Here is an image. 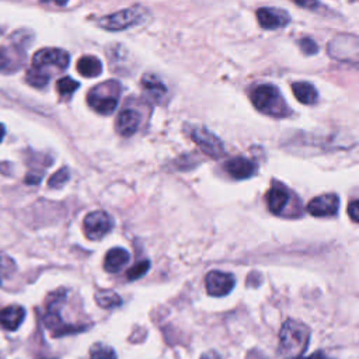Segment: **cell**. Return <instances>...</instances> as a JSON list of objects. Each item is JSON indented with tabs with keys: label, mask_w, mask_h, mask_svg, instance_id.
I'll use <instances>...</instances> for the list:
<instances>
[{
	"label": "cell",
	"mask_w": 359,
	"mask_h": 359,
	"mask_svg": "<svg viewBox=\"0 0 359 359\" xmlns=\"http://www.w3.org/2000/svg\"><path fill=\"white\" fill-rule=\"evenodd\" d=\"M310 328L297 320H286L279 331V353L285 359L303 358L310 342Z\"/></svg>",
	"instance_id": "cell-1"
},
{
	"label": "cell",
	"mask_w": 359,
	"mask_h": 359,
	"mask_svg": "<svg viewBox=\"0 0 359 359\" xmlns=\"http://www.w3.org/2000/svg\"><path fill=\"white\" fill-rule=\"evenodd\" d=\"M252 105L262 114L271 116H287L292 111L273 84H258L250 93Z\"/></svg>",
	"instance_id": "cell-2"
},
{
	"label": "cell",
	"mask_w": 359,
	"mask_h": 359,
	"mask_svg": "<svg viewBox=\"0 0 359 359\" xmlns=\"http://www.w3.org/2000/svg\"><path fill=\"white\" fill-rule=\"evenodd\" d=\"M121 95V84L116 80H107L94 86L87 94L88 105L102 115H109L115 111Z\"/></svg>",
	"instance_id": "cell-3"
},
{
	"label": "cell",
	"mask_w": 359,
	"mask_h": 359,
	"mask_svg": "<svg viewBox=\"0 0 359 359\" xmlns=\"http://www.w3.org/2000/svg\"><path fill=\"white\" fill-rule=\"evenodd\" d=\"M65 299H66V292L59 290V292H56L50 296V299L46 304L43 323H45L46 328L50 331V334L53 337L74 334V332H80V331L87 328V327H81V325L67 324V323L63 321V318L60 316V309H62V304L65 303Z\"/></svg>",
	"instance_id": "cell-4"
},
{
	"label": "cell",
	"mask_w": 359,
	"mask_h": 359,
	"mask_svg": "<svg viewBox=\"0 0 359 359\" xmlns=\"http://www.w3.org/2000/svg\"><path fill=\"white\" fill-rule=\"evenodd\" d=\"M147 10L140 6H132L123 10H119L114 14L101 17L98 20V25L108 31H122L132 25L140 24L146 20Z\"/></svg>",
	"instance_id": "cell-5"
},
{
	"label": "cell",
	"mask_w": 359,
	"mask_h": 359,
	"mask_svg": "<svg viewBox=\"0 0 359 359\" xmlns=\"http://www.w3.org/2000/svg\"><path fill=\"white\" fill-rule=\"evenodd\" d=\"M188 133H189V137L209 157L219 158V157H222L224 154V147H223L222 140L217 136H215L212 132H209L206 128L191 125Z\"/></svg>",
	"instance_id": "cell-6"
},
{
	"label": "cell",
	"mask_w": 359,
	"mask_h": 359,
	"mask_svg": "<svg viewBox=\"0 0 359 359\" xmlns=\"http://www.w3.org/2000/svg\"><path fill=\"white\" fill-rule=\"evenodd\" d=\"M69 53L59 48H43L35 52L32 56V67L43 70L46 66L56 67L57 70H65L69 66Z\"/></svg>",
	"instance_id": "cell-7"
},
{
	"label": "cell",
	"mask_w": 359,
	"mask_h": 359,
	"mask_svg": "<svg viewBox=\"0 0 359 359\" xmlns=\"http://www.w3.org/2000/svg\"><path fill=\"white\" fill-rule=\"evenodd\" d=\"M112 229V220L104 210L90 212L83 220V230L90 240H100Z\"/></svg>",
	"instance_id": "cell-8"
},
{
	"label": "cell",
	"mask_w": 359,
	"mask_h": 359,
	"mask_svg": "<svg viewBox=\"0 0 359 359\" xmlns=\"http://www.w3.org/2000/svg\"><path fill=\"white\" fill-rule=\"evenodd\" d=\"M328 52L334 59L352 60L356 63L358 57V38L353 35H341L330 42Z\"/></svg>",
	"instance_id": "cell-9"
},
{
	"label": "cell",
	"mask_w": 359,
	"mask_h": 359,
	"mask_svg": "<svg viewBox=\"0 0 359 359\" xmlns=\"http://www.w3.org/2000/svg\"><path fill=\"white\" fill-rule=\"evenodd\" d=\"M234 285H236V279L229 272L210 271L205 278L206 292L215 297H222L229 294L233 290Z\"/></svg>",
	"instance_id": "cell-10"
},
{
	"label": "cell",
	"mask_w": 359,
	"mask_h": 359,
	"mask_svg": "<svg viewBox=\"0 0 359 359\" xmlns=\"http://www.w3.org/2000/svg\"><path fill=\"white\" fill-rule=\"evenodd\" d=\"M255 15L259 25L265 29H278L286 27L290 21V15L285 10L275 7H261Z\"/></svg>",
	"instance_id": "cell-11"
},
{
	"label": "cell",
	"mask_w": 359,
	"mask_h": 359,
	"mask_svg": "<svg viewBox=\"0 0 359 359\" xmlns=\"http://www.w3.org/2000/svg\"><path fill=\"white\" fill-rule=\"evenodd\" d=\"M339 208V198L335 194H323L313 198L309 205L307 210L310 215L316 217H325L334 216Z\"/></svg>",
	"instance_id": "cell-12"
},
{
	"label": "cell",
	"mask_w": 359,
	"mask_h": 359,
	"mask_svg": "<svg viewBox=\"0 0 359 359\" xmlns=\"http://www.w3.org/2000/svg\"><path fill=\"white\" fill-rule=\"evenodd\" d=\"M289 199H290L289 189L278 181L272 182L271 188L268 189V192L265 195L266 206L273 215H280L283 212V209L286 208V205L289 203Z\"/></svg>",
	"instance_id": "cell-13"
},
{
	"label": "cell",
	"mask_w": 359,
	"mask_h": 359,
	"mask_svg": "<svg viewBox=\"0 0 359 359\" xmlns=\"http://www.w3.org/2000/svg\"><path fill=\"white\" fill-rule=\"evenodd\" d=\"M25 53L21 46H0V72L13 73L21 67L24 63Z\"/></svg>",
	"instance_id": "cell-14"
},
{
	"label": "cell",
	"mask_w": 359,
	"mask_h": 359,
	"mask_svg": "<svg viewBox=\"0 0 359 359\" xmlns=\"http://www.w3.org/2000/svg\"><path fill=\"white\" fill-rule=\"evenodd\" d=\"M223 168L234 180H247L252 177L257 171L255 163L244 157H234L227 160Z\"/></svg>",
	"instance_id": "cell-15"
},
{
	"label": "cell",
	"mask_w": 359,
	"mask_h": 359,
	"mask_svg": "<svg viewBox=\"0 0 359 359\" xmlns=\"http://www.w3.org/2000/svg\"><path fill=\"white\" fill-rule=\"evenodd\" d=\"M142 122V115L132 108H125L116 118V130L122 136H132L137 132Z\"/></svg>",
	"instance_id": "cell-16"
},
{
	"label": "cell",
	"mask_w": 359,
	"mask_h": 359,
	"mask_svg": "<svg viewBox=\"0 0 359 359\" xmlns=\"http://www.w3.org/2000/svg\"><path fill=\"white\" fill-rule=\"evenodd\" d=\"M25 317V310L21 306H8L0 310V325L8 331H14L20 327Z\"/></svg>",
	"instance_id": "cell-17"
},
{
	"label": "cell",
	"mask_w": 359,
	"mask_h": 359,
	"mask_svg": "<svg viewBox=\"0 0 359 359\" xmlns=\"http://www.w3.org/2000/svg\"><path fill=\"white\" fill-rule=\"evenodd\" d=\"M130 255L126 250L121 248V247H115V248H111L107 255H105V259H104V269L107 272H111V273H115L118 271H121L129 261Z\"/></svg>",
	"instance_id": "cell-18"
},
{
	"label": "cell",
	"mask_w": 359,
	"mask_h": 359,
	"mask_svg": "<svg viewBox=\"0 0 359 359\" xmlns=\"http://www.w3.org/2000/svg\"><path fill=\"white\" fill-rule=\"evenodd\" d=\"M292 91L296 97V100L302 104H306V105H311L317 101L318 98V94H317V90L314 88V86H311L310 83L307 81H296L292 84Z\"/></svg>",
	"instance_id": "cell-19"
},
{
	"label": "cell",
	"mask_w": 359,
	"mask_h": 359,
	"mask_svg": "<svg viewBox=\"0 0 359 359\" xmlns=\"http://www.w3.org/2000/svg\"><path fill=\"white\" fill-rule=\"evenodd\" d=\"M77 72L84 77H97L102 72L101 60L93 55H84L77 60Z\"/></svg>",
	"instance_id": "cell-20"
},
{
	"label": "cell",
	"mask_w": 359,
	"mask_h": 359,
	"mask_svg": "<svg viewBox=\"0 0 359 359\" xmlns=\"http://www.w3.org/2000/svg\"><path fill=\"white\" fill-rule=\"evenodd\" d=\"M95 302L102 309H115L122 304V299L114 290H100L95 293Z\"/></svg>",
	"instance_id": "cell-21"
},
{
	"label": "cell",
	"mask_w": 359,
	"mask_h": 359,
	"mask_svg": "<svg viewBox=\"0 0 359 359\" xmlns=\"http://www.w3.org/2000/svg\"><path fill=\"white\" fill-rule=\"evenodd\" d=\"M142 86L144 87L146 91L154 95V98H160L167 93L165 86L153 74H144L142 77Z\"/></svg>",
	"instance_id": "cell-22"
},
{
	"label": "cell",
	"mask_w": 359,
	"mask_h": 359,
	"mask_svg": "<svg viewBox=\"0 0 359 359\" xmlns=\"http://www.w3.org/2000/svg\"><path fill=\"white\" fill-rule=\"evenodd\" d=\"M25 80H27V83L31 84L32 87L42 88V87H45V86L49 83V74H48L45 70L31 67V69L27 72Z\"/></svg>",
	"instance_id": "cell-23"
},
{
	"label": "cell",
	"mask_w": 359,
	"mask_h": 359,
	"mask_svg": "<svg viewBox=\"0 0 359 359\" xmlns=\"http://www.w3.org/2000/svg\"><path fill=\"white\" fill-rule=\"evenodd\" d=\"M90 359H116V353L105 344H95L90 348Z\"/></svg>",
	"instance_id": "cell-24"
},
{
	"label": "cell",
	"mask_w": 359,
	"mask_h": 359,
	"mask_svg": "<svg viewBox=\"0 0 359 359\" xmlns=\"http://www.w3.org/2000/svg\"><path fill=\"white\" fill-rule=\"evenodd\" d=\"M79 86H80L79 81L73 80L72 77H62L56 81V90L62 95H69V94L74 93L79 88Z\"/></svg>",
	"instance_id": "cell-25"
},
{
	"label": "cell",
	"mask_w": 359,
	"mask_h": 359,
	"mask_svg": "<svg viewBox=\"0 0 359 359\" xmlns=\"http://www.w3.org/2000/svg\"><path fill=\"white\" fill-rule=\"evenodd\" d=\"M69 175H70V174H69L67 167H62L60 170H57V171L49 178L48 185H49L50 188H62V187L67 182Z\"/></svg>",
	"instance_id": "cell-26"
},
{
	"label": "cell",
	"mask_w": 359,
	"mask_h": 359,
	"mask_svg": "<svg viewBox=\"0 0 359 359\" xmlns=\"http://www.w3.org/2000/svg\"><path fill=\"white\" fill-rule=\"evenodd\" d=\"M149 268H150V262H149L147 259L140 261V262H137L136 265H133L130 269H128L126 276H128V279H129V280L139 279L140 276H143V275L149 271Z\"/></svg>",
	"instance_id": "cell-27"
},
{
	"label": "cell",
	"mask_w": 359,
	"mask_h": 359,
	"mask_svg": "<svg viewBox=\"0 0 359 359\" xmlns=\"http://www.w3.org/2000/svg\"><path fill=\"white\" fill-rule=\"evenodd\" d=\"M300 50L306 55H314L318 52V45L311 38H302L299 39Z\"/></svg>",
	"instance_id": "cell-28"
},
{
	"label": "cell",
	"mask_w": 359,
	"mask_h": 359,
	"mask_svg": "<svg viewBox=\"0 0 359 359\" xmlns=\"http://www.w3.org/2000/svg\"><path fill=\"white\" fill-rule=\"evenodd\" d=\"M348 213L352 219L353 223H358L359 220V202L356 199H353L349 205H348Z\"/></svg>",
	"instance_id": "cell-29"
},
{
	"label": "cell",
	"mask_w": 359,
	"mask_h": 359,
	"mask_svg": "<svg viewBox=\"0 0 359 359\" xmlns=\"http://www.w3.org/2000/svg\"><path fill=\"white\" fill-rule=\"evenodd\" d=\"M41 178H42V174H28L25 177V184H29V185H35V184H39L41 182Z\"/></svg>",
	"instance_id": "cell-30"
},
{
	"label": "cell",
	"mask_w": 359,
	"mask_h": 359,
	"mask_svg": "<svg viewBox=\"0 0 359 359\" xmlns=\"http://www.w3.org/2000/svg\"><path fill=\"white\" fill-rule=\"evenodd\" d=\"M299 359H332L331 356H328L327 353L321 352V351H317L316 353L310 355V356H306V358H299Z\"/></svg>",
	"instance_id": "cell-31"
},
{
	"label": "cell",
	"mask_w": 359,
	"mask_h": 359,
	"mask_svg": "<svg viewBox=\"0 0 359 359\" xmlns=\"http://www.w3.org/2000/svg\"><path fill=\"white\" fill-rule=\"evenodd\" d=\"M4 133H6V129H4V126L0 123V142H1L3 137H4Z\"/></svg>",
	"instance_id": "cell-32"
},
{
	"label": "cell",
	"mask_w": 359,
	"mask_h": 359,
	"mask_svg": "<svg viewBox=\"0 0 359 359\" xmlns=\"http://www.w3.org/2000/svg\"><path fill=\"white\" fill-rule=\"evenodd\" d=\"M41 359H56V358H41Z\"/></svg>",
	"instance_id": "cell-33"
},
{
	"label": "cell",
	"mask_w": 359,
	"mask_h": 359,
	"mask_svg": "<svg viewBox=\"0 0 359 359\" xmlns=\"http://www.w3.org/2000/svg\"><path fill=\"white\" fill-rule=\"evenodd\" d=\"M0 262H1V258H0Z\"/></svg>",
	"instance_id": "cell-34"
}]
</instances>
